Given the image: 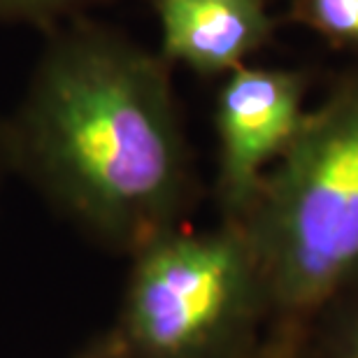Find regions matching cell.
<instances>
[{"label":"cell","mask_w":358,"mask_h":358,"mask_svg":"<svg viewBox=\"0 0 358 358\" xmlns=\"http://www.w3.org/2000/svg\"><path fill=\"white\" fill-rule=\"evenodd\" d=\"M5 117L12 175L112 254L182 228L196 177L168 61L77 17L49 28Z\"/></svg>","instance_id":"1"},{"label":"cell","mask_w":358,"mask_h":358,"mask_svg":"<svg viewBox=\"0 0 358 358\" xmlns=\"http://www.w3.org/2000/svg\"><path fill=\"white\" fill-rule=\"evenodd\" d=\"M268 324L300 326L358 279V77L319 110L263 179L245 221Z\"/></svg>","instance_id":"2"},{"label":"cell","mask_w":358,"mask_h":358,"mask_svg":"<svg viewBox=\"0 0 358 358\" xmlns=\"http://www.w3.org/2000/svg\"><path fill=\"white\" fill-rule=\"evenodd\" d=\"M131 261L110 326L124 358H231L268 324L261 270L238 221L177 228Z\"/></svg>","instance_id":"3"},{"label":"cell","mask_w":358,"mask_h":358,"mask_svg":"<svg viewBox=\"0 0 358 358\" xmlns=\"http://www.w3.org/2000/svg\"><path fill=\"white\" fill-rule=\"evenodd\" d=\"M305 87L298 73L240 66L219 89L217 196L224 221H245L263 179L303 124Z\"/></svg>","instance_id":"4"},{"label":"cell","mask_w":358,"mask_h":358,"mask_svg":"<svg viewBox=\"0 0 358 358\" xmlns=\"http://www.w3.org/2000/svg\"><path fill=\"white\" fill-rule=\"evenodd\" d=\"M161 56L198 75H228L266 45L272 17L266 0H154Z\"/></svg>","instance_id":"5"},{"label":"cell","mask_w":358,"mask_h":358,"mask_svg":"<svg viewBox=\"0 0 358 358\" xmlns=\"http://www.w3.org/2000/svg\"><path fill=\"white\" fill-rule=\"evenodd\" d=\"M112 0H0V24L49 31L63 21L87 17Z\"/></svg>","instance_id":"6"},{"label":"cell","mask_w":358,"mask_h":358,"mask_svg":"<svg viewBox=\"0 0 358 358\" xmlns=\"http://www.w3.org/2000/svg\"><path fill=\"white\" fill-rule=\"evenodd\" d=\"M300 19L335 42L358 45V0H300Z\"/></svg>","instance_id":"7"},{"label":"cell","mask_w":358,"mask_h":358,"mask_svg":"<svg viewBox=\"0 0 358 358\" xmlns=\"http://www.w3.org/2000/svg\"><path fill=\"white\" fill-rule=\"evenodd\" d=\"M124 358V354H121ZM231 358H321L317 352L305 347L300 326H270L252 345Z\"/></svg>","instance_id":"8"},{"label":"cell","mask_w":358,"mask_h":358,"mask_svg":"<svg viewBox=\"0 0 358 358\" xmlns=\"http://www.w3.org/2000/svg\"><path fill=\"white\" fill-rule=\"evenodd\" d=\"M70 358H121V349H119L117 338H114L112 328H107V331L93 335L87 345Z\"/></svg>","instance_id":"9"},{"label":"cell","mask_w":358,"mask_h":358,"mask_svg":"<svg viewBox=\"0 0 358 358\" xmlns=\"http://www.w3.org/2000/svg\"><path fill=\"white\" fill-rule=\"evenodd\" d=\"M12 177L10 170V156H7V140H5V117L0 114V193L3 186L7 184V179Z\"/></svg>","instance_id":"10"},{"label":"cell","mask_w":358,"mask_h":358,"mask_svg":"<svg viewBox=\"0 0 358 358\" xmlns=\"http://www.w3.org/2000/svg\"><path fill=\"white\" fill-rule=\"evenodd\" d=\"M342 358H358V331L352 335V340L347 342V349H345V354H342Z\"/></svg>","instance_id":"11"}]
</instances>
